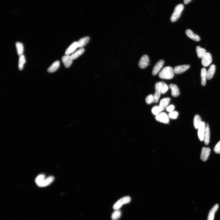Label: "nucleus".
Here are the masks:
<instances>
[{"instance_id":"nucleus-3","label":"nucleus","mask_w":220,"mask_h":220,"mask_svg":"<svg viewBox=\"0 0 220 220\" xmlns=\"http://www.w3.org/2000/svg\"><path fill=\"white\" fill-rule=\"evenodd\" d=\"M131 201V198L129 196L123 197L118 200L113 205V209L115 210H119L123 205L129 203Z\"/></svg>"},{"instance_id":"nucleus-5","label":"nucleus","mask_w":220,"mask_h":220,"mask_svg":"<svg viewBox=\"0 0 220 220\" xmlns=\"http://www.w3.org/2000/svg\"><path fill=\"white\" fill-rule=\"evenodd\" d=\"M212 62L211 54L209 52H207L203 56L202 59V64L204 67L209 66Z\"/></svg>"},{"instance_id":"nucleus-24","label":"nucleus","mask_w":220,"mask_h":220,"mask_svg":"<svg viewBox=\"0 0 220 220\" xmlns=\"http://www.w3.org/2000/svg\"><path fill=\"white\" fill-rule=\"evenodd\" d=\"M196 51L198 57L199 59L202 58L204 55L207 53L205 49L199 46L197 47Z\"/></svg>"},{"instance_id":"nucleus-30","label":"nucleus","mask_w":220,"mask_h":220,"mask_svg":"<svg viewBox=\"0 0 220 220\" xmlns=\"http://www.w3.org/2000/svg\"><path fill=\"white\" fill-rule=\"evenodd\" d=\"M121 212L120 210H115L112 214V220H117L121 216Z\"/></svg>"},{"instance_id":"nucleus-27","label":"nucleus","mask_w":220,"mask_h":220,"mask_svg":"<svg viewBox=\"0 0 220 220\" xmlns=\"http://www.w3.org/2000/svg\"><path fill=\"white\" fill-rule=\"evenodd\" d=\"M25 62V56L23 54L20 56L18 62V68L19 70H22L23 69Z\"/></svg>"},{"instance_id":"nucleus-13","label":"nucleus","mask_w":220,"mask_h":220,"mask_svg":"<svg viewBox=\"0 0 220 220\" xmlns=\"http://www.w3.org/2000/svg\"><path fill=\"white\" fill-rule=\"evenodd\" d=\"M45 176L44 174H40L38 175L35 179V182L38 186L40 187H43L44 184L46 180Z\"/></svg>"},{"instance_id":"nucleus-1","label":"nucleus","mask_w":220,"mask_h":220,"mask_svg":"<svg viewBox=\"0 0 220 220\" xmlns=\"http://www.w3.org/2000/svg\"><path fill=\"white\" fill-rule=\"evenodd\" d=\"M174 74V71L173 68L167 66L161 70L159 74V76L161 79L170 80L173 77Z\"/></svg>"},{"instance_id":"nucleus-10","label":"nucleus","mask_w":220,"mask_h":220,"mask_svg":"<svg viewBox=\"0 0 220 220\" xmlns=\"http://www.w3.org/2000/svg\"><path fill=\"white\" fill-rule=\"evenodd\" d=\"M164 61L163 60L159 61L154 66L152 72L153 76L156 75L164 64Z\"/></svg>"},{"instance_id":"nucleus-18","label":"nucleus","mask_w":220,"mask_h":220,"mask_svg":"<svg viewBox=\"0 0 220 220\" xmlns=\"http://www.w3.org/2000/svg\"><path fill=\"white\" fill-rule=\"evenodd\" d=\"M60 65V62L56 61L47 69V71L50 73H52L56 71L59 69Z\"/></svg>"},{"instance_id":"nucleus-11","label":"nucleus","mask_w":220,"mask_h":220,"mask_svg":"<svg viewBox=\"0 0 220 220\" xmlns=\"http://www.w3.org/2000/svg\"><path fill=\"white\" fill-rule=\"evenodd\" d=\"M211 151L209 148L203 147L202 148L201 159L203 161H207L208 159Z\"/></svg>"},{"instance_id":"nucleus-33","label":"nucleus","mask_w":220,"mask_h":220,"mask_svg":"<svg viewBox=\"0 0 220 220\" xmlns=\"http://www.w3.org/2000/svg\"><path fill=\"white\" fill-rule=\"evenodd\" d=\"M214 151L216 154H220V141L216 144L214 147Z\"/></svg>"},{"instance_id":"nucleus-25","label":"nucleus","mask_w":220,"mask_h":220,"mask_svg":"<svg viewBox=\"0 0 220 220\" xmlns=\"http://www.w3.org/2000/svg\"><path fill=\"white\" fill-rule=\"evenodd\" d=\"M202 122L200 117L198 115H195L194 120V125L195 129H198Z\"/></svg>"},{"instance_id":"nucleus-14","label":"nucleus","mask_w":220,"mask_h":220,"mask_svg":"<svg viewBox=\"0 0 220 220\" xmlns=\"http://www.w3.org/2000/svg\"><path fill=\"white\" fill-rule=\"evenodd\" d=\"M78 47H79V45H78V42H73L66 49L65 53V54L69 55L73 53Z\"/></svg>"},{"instance_id":"nucleus-34","label":"nucleus","mask_w":220,"mask_h":220,"mask_svg":"<svg viewBox=\"0 0 220 220\" xmlns=\"http://www.w3.org/2000/svg\"><path fill=\"white\" fill-rule=\"evenodd\" d=\"M161 93V92L158 90H155V93L154 97L155 99L159 100Z\"/></svg>"},{"instance_id":"nucleus-23","label":"nucleus","mask_w":220,"mask_h":220,"mask_svg":"<svg viewBox=\"0 0 220 220\" xmlns=\"http://www.w3.org/2000/svg\"><path fill=\"white\" fill-rule=\"evenodd\" d=\"M90 38L88 37H86L81 39L77 42L79 45V47L82 48L86 46Z\"/></svg>"},{"instance_id":"nucleus-35","label":"nucleus","mask_w":220,"mask_h":220,"mask_svg":"<svg viewBox=\"0 0 220 220\" xmlns=\"http://www.w3.org/2000/svg\"><path fill=\"white\" fill-rule=\"evenodd\" d=\"M175 109V106L173 105H171L168 106L166 108V110L169 112H171L173 111Z\"/></svg>"},{"instance_id":"nucleus-28","label":"nucleus","mask_w":220,"mask_h":220,"mask_svg":"<svg viewBox=\"0 0 220 220\" xmlns=\"http://www.w3.org/2000/svg\"><path fill=\"white\" fill-rule=\"evenodd\" d=\"M18 54L19 56L23 55L24 52V46L21 42H17L16 43Z\"/></svg>"},{"instance_id":"nucleus-32","label":"nucleus","mask_w":220,"mask_h":220,"mask_svg":"<svg viewBox=\"0 0 220 220\" xmlns=\"http://www.w3.org/2000/svg\"><path fill=\"white\" fill-rule=\"evenodd\" d=\"M179 115V113L177 111H173L170 112L168 115V117L172 119H176Z\"/></svg>"},{"instance_id":"nucleus-6","label":"nucleus","mask_w":220,"mask_h":220,"mask_svg":"<svg viewBox=\"0 0 220 220\" xmlns=\"http://www.w3.org/2000/svg\"><path fill=\"white\" fill-rule=\"evenodd\" d=\"M149 63V59L148 55H144L141 57L139 63V66L141 69H144L146 68Z\"/></svg>"},{"instance_id":"nucleus-12","label":"nucleus","mask_w":220,"mask_h":220,"mask_svg":"<svg viewBox=\"0 0 220 220\" xmlns=\"http://www.w3.org/2000/svg\"><path fill=\"white\" fill-rule=\"evenodd\" d=\"M62 61L66 68H69L71 65L73 60L71 58V56L66 55L62 58Z\"/></svg>"},{"instance_id":"nucleus-15","label":"nucleus","mask_w":220,"mask_h":220,"mask_svg":"<svg viewBox=\"0 0 220 220\" xmlns=\"http://www.w3.org/2000/svg\"><path fill=\"white\" fill-rule=\"evenodd\" d=\"M169 87L172 91L171 94L173 96L176 97L180 95L179 89L176 85L174 84H170Z\"/></svg>"},{"instance_id":"nucleus-8","label":"nucleus","mask_w":220,"mask_h":220,"mask_svg":"<svg viewBox=\"0 0 220 220\" xmlns=\"http://www.w3.org/2000/svg\"><path fill=\"white\" fill-rule=\"evenodd\" d=\"M206 125L204 122H202L199 127L198 131V136L201 141H204V137L205 130Z\"/></svg>"},{"instance_id":"nucleus-9","label":"nucleus","mask_w":220,"mask_h":220,"mask_svg":"<svg viewBox=\"0 0 220 220\" xmlns=\"http://www.w3.org/2000/svg\"><path fill=\"white\" fill-rule=\"evenodd\" d=\"M189 65H183L175 66L174 69V73L176 74H180L186 71L190 68Z\"/></svg>"},{"instance_id":"nucleus-36","label":"nucleus","mask_w":220,"mask_h":220,"mask_svg":"<svg viewBox=\"0 0 220 220\" xmlns=\"http://www.w3.org/2000/svg\"><path fill=\"white\" fill-rule=\"evenodd\" d=\"M191 0H184V3L185 4H188Z\"/></svg>"},{"instance_id":"nucleus-2","label":"nucleus","mask_w":220,"mask_h":220,"mask_svg":"<svg viewBox=\"0 0 220 220\" xmlns=\"http://www.w3.org/2000/svg\"><path fill=\"white\" fill-rule=\"evenodd\" d=\"M183 9L184 6L183 4H178L175 7L174 12L171 18V21L172 22H175L179 18Z\"/></svg>"},{"instance_id":"nucleus-21","label":"nucleus","mask_w":220,"mask_h":220,"mask_svg":"<svg viewBox=\"0 0 220 220\" xmlns=\"http://www.w3.org/2000/svg\"><path fill=\"white\" fill-rule=\"evenodd\" d=\"M170 101V99L169 98H165L161 99L160 102L159 106L162 111L164 110L167 107Z\"/></svg>"},{"instance_id":"nucleus-31","label":"nucleus","mask_w":220,"mask_h":220,"mask_svg":"<svg viewBox=\"0 0 220 220\" xmlns=\"http://www.w3.org/2000/svg\"><path fill=\"white\" fill-rule=\"evenodd\" d=\"M162 111V110L159 106H154L152 109V112L153 114L156 116L160 114Z\"/></svg>"},{"instance_id":"nucleus-16","label":"nucleus","mask_w":220,"mask_h":220,"mask_svg":"<svg viewBox=\"0 0 220 220\" xmlns=\"http://www.w3.org/2000/svg\"><path fill=\"white\" fill-rule=\"evenodd\" d=\"M210 132L209 124H207L205 127V130L204 137V141L206 145L209 144V142Z\"/></svg>"},{"instance_id":"nucleus-7","label":"nucleus","mask_w":220,"mask_h":220,"mask_svg":"<svg viewBox=\"0 0 220 220\" xmlns=\"http://www.w3.org/2000/svg\"><path fill=\"white\" fill-rule=\"evenodd\" d=\"M155 119L157 121L164 124H167L169 122V117L165 112L160 113L156 116Z\"/></svg>"},{"instance_id":"nucleus-22","label":"nucleus","mask_w":220,"mask_h":220,"mask_svg":"<svg viewBox=\"0 0 220 220\" xmlns=\"http://www.w3.org/2000/svg\"><path fill=\"white\" fill-rule=\"evenodd\" d=\"M201 84L204 86L206 84L207 79V71L205 68H202L201 70Z\"/></svg>"},{"instance_id":"nucleus-19","label":"nucleus","mask_w":220,"mask_h":220,"mask_svg":"<svg viewBox=\"0 0 220 220\" xmlns=\"http://www.w3.org/2000/svg\"><path fill=\"white\" fill-rule=\"evenodd\" d=\"M219 208V205H215L210 210L209 214L207 220H214L215 213Z\"/></svg>"},{"instance_id":"nucleus-20","label":"nucleus","mask_w":220,"mask_h":220,"mask_svg":"<svg viewBox=\"0 0 220 220\" xmlns=\"http://www.w3.org/2000/svg\"><path fill=\"white\" fill-rule=\"evenodd\" d=\"M216 71V66L214 64L211 65L207 71V79H211L213 77Z\"/></svg>"},{"instance_id":"nucleus-17","label":"nucleus","mask_w":220,"mask_h":220,"mask_svg":"<svg viewBox=\"0 0 220 220\" xmlns=\"http://www.w3.org/2000/svg\"><path fill=\"white\" fill-rule=\"evenodd\" d=\"M187 36L192 40L196 41H199L200 38L198 35L195 34L192 31L190 30H187L186 31Z\"/></svg>"},{"instance_id":"nucleus-26","label":"nucleus","mask_w":220,"mask_h":220,"mask_svg":"<svg viewBox=\"0 0 220 220\" xmlns=\"http://www.w3.org/2000/svg\"><path fill=\"white\" fill-rule=\"evenodd\" d=\"M85 49L83 48H81L76 51L71 56V58L74 60H75L81 55L84 52Z\"/></svg>"},{"instance_id":"nucleus-29","label":"nucleus","mask_w":220,"mask_h":220,"mask_svg":"<svg viewBox=\"0 0 220 220\" xmlns=\"http://www.w3.org/2000/svg\"><path fill=\"white\" fill-rule=\"evenodd\" d=\"M146 102L148 104H150L152 103H157L158 100H156L154 98V95H150L147 96L146 98Z\"/></svg>"},{"instance_id":"nucleus-4","label":"nucleus","mask_w":220,"mask_h":220,"mask_svg":"<svg viewBox=\"0 0 220 220\" xmlns=\"http://www.w3.org/2000/svg\"><path fill=\"white\" fill-rule=\"evenodd\" d=\"M155 88V90L160 91L161 94H165L168 90L169 88L165 82L161 81L156 83Z\"/></svg>"}]
</instances>
